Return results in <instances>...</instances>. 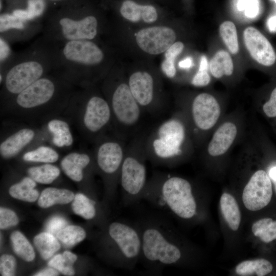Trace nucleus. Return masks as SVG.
<instances>
[{
    "label": "nucleus",
    "instance_id": "nucleus-18",
    "mask_svg": "<svg viewBox=\"0 0 276 276\" xmlns=\"http://www.w3.org/2000/svg\"><path fill=\"white\" fill-rule=\"evenodd\" d=\"M128 84L144 112L154 114L159 111L155 103L154 79L149 73H133L129 77Z\"/></svg>",
    "mask_w": 276,
    "mask_h": 276
},
{
    "label": "nucleus",
    "instance_id": "nucleus-31",
    "mask_svg": "<svg viewBox=\"0 0 276 276\" xmlns=\"http://www.w3.org/2000/svg\"><path fill=\"white\" fill-rule=\"evenodd\" d=\"M27 173L36 182L49 184L59 176L60 171L57 167L45 163L41 166L29 168L27 170Z\"/></svg>",
    "mask_w": 276,
    "mask_h": 276
},
{
    "label": "nucleus",
    "instance_id": "nucleus-4",
    "mask_svg": "<svg viewBox=\"0 0 276 276\" xmlns=\"http://www.w3.org/2000/svg\"><path fill=\"white\" fill-rule=\"evenodd\" d=\"M54 44L55 63L52 73L74 86L90 87L96 70L106 61L105 52L91 40H72Z\"/></svg>",
    "mask_w": 276,
    "mask_h": 276
},
{
    "label": "nucleus",
    "instance_id": "nucleus-12",
    "mask_svg": "<svg viewBox=\"0 0 276 276\" xmlns=\"http://www.w3.org/2000/svg\"><path fill=\"white\" fill-rule=\"evenodd\" d=\"M107 101L111 111L115 134L126 141L137 129L144 111L126 83L117 84Z\"/></svg>",
    "mask_w": 276,
    "mask_h": 276
},
{
    "label": "nucleus",
    "instance_id": "nucleus-30",
    "mask_svg": "<svg viewBox=\"0 0 276 276\" xmlns=\"http://www.w3.org/2000/svg\"><path fill=\"white\" fill-rule=\"evenodd\" d=\"M72 209L75 214L87 220L95 218L98 214L97 202L82 193L75 195Z\"/></svg>",
    "mask_w": 276,
    "mask_h": 276
},
{
    "label": "nucleus",
    "instance_id": "nucleus-20",
    "mask_svg": "<svg viewBox=\"0 0 276 276\" xmlns=\"http://www.w3.org/2000/svg\"><path fill=\"white\" fill-rule=\"evenodd\" d=\"M35 132L30 128H22L3 141L0 145V154L4 158L16 156L33 140Z\"/></svg>",
    "mask_w": 276,
    "mask_h": 276
},
{
    "label": "nucleus",
    "instance_id": "nucleus-45",
    "mask_svg": "<svg viewBox=\"0 0 276 276\" xmlns=\"http://www.w3.org/2000/svg\"><path fill=\"white\" fill-rule=\"evenodd\" d=\"M162 70L168 78H173L176 73L174 61L165 58L162 64Z\"/></svg>",
    "mask_w": 276,
    "mask_h": 276
},
{
    "label": "nucleus",
    "instance_id": "nucleus-16",
    "mask_svg": "<svg viewBox=\"0 0 276 276\" xmlns=\"http://www.w3.org/2000/svg\"><path fill=\"white\" fill-rule=\"evenodd\" d=\"M272 193V183L267 171L258 168L248 178L243 190L242 201L247 209L257 211L269 204Z\"/></svg>",
    "mask_w": 276,
    "mask_h": 276
},
{
    "label": "nucleus",
    "instance_id": "nucleus-39",
    "mask_svg": "<svg viewBox=\"0 0 276 276\" xmlns=\"http://www.w3.org/2000/svg\"><path fill=\"white\" fill-rule=\"evenodd\" d=\"M208 63L206 57L204 55L200 58L199 69L192 78L191 84L196 87H204L208 85L211 78L209 74Z\"/></svg>",
    "mask_w": 276,
    "mask_h": 276
},
{
    "label": "nucleus",
    "instance_id": "nucleus-35",
    "mask_svg": "<svg viewBox=\"0 0 276 276\" xmlns=\"http://www.w3.org/2000/svg\"><path fill=\"white\" fill-rule=\"evenodd\" d=\"M86 236L85 231L77 225H66L56 235L65 246L71 247L83 241Z\"/></svg>",
    "mask_w": 276,
    "mask_h": 276
},
{
    "label": "nucleus",
    "instance_id": "nucleus-32",
    "mask_svg": "<svg viewBox=\"0 0 276 276\" xmlns=\"http://www.w3.org/2000/svg\"><path fill=\"white\" fill-rule=\"evenodd\" d=\"M251 231L262 242H271L276 240V220L270 218L260 219L252 224Z\"/></svg>",
    "mask_w": 276,
    "mask_h": 276
},
{
    "label": "nucleus",
    "instance_id": "nucleus-44",
    "mask_svg": "<svg viewBox=\"0 0 276 276\" xmlns=\"http://www.w3.org/2000/svg\"><path fill=\"white\" fill-rule=\"evenodd\" d=\"M183 48L184 45L182 42L180 41L174 42L165 51V58L174 61L175 58L181 53Z\"/></svg>",
    "mask_w": 276,
    "mask_h": 276
},
{
    "label": "nucleus",
    "instance_id": "nucleus-40",
    "mask_svg": "<svg viewBox=\"0 0 276 276\" xmlns=\"http://www.w3.org/2000/svg\"><path fill=\"white\" fill-rule=\"evenodd\" d=\"M237 8L239 11H243L246 17L253 18L259 13V2L258 0H238Z\"/></svg>",
    "mask_w": 276,
    "mask_h": 276
},
{
    "label": "nucleus",
    "instance_id": "nucleus-42",
    "mask_svg": "<svg viewBox=\"0 0 276 276\" xmlns=\"http://www.w3.org/2000/svg\"><path fill=\"white\" fill-rule=\"evenodd\" d=\"M18 223L16 213L11 210L5 208H0V228L1 229L15 226Z\"/></svg>",
    "mask_w": 276,
    "mask_h": 276
},
{
    "label": "nucleus",
    "instance_id": "nucleus-50",
    "mask_svg": "<svg viewBox=\"0 0 276 276\" xmlns=\"http://www.w3.org/2000/svg\"><path fill=\"white\" fill-rule=\"evenodd\" d=\"M50 4H57L62 6L77 0H45Z\"/></svg>",
    "mask_w": 276,
    "mask_h": 276
},
{
    "label": "nucleus",
    "instance_id": "nucleus-36",
    "mask_svg": "<svg viewBox=\"0 0 276 276\" xmlns=\"http://www.w3.org/2000/svg\"><path fill=\"white\" fill-rule=\"evenodd\" d=\"M59 154L57 152L49 146H41L26 152L22 159L26 162L53 163L57 161Z\"/></svg>",
    "mask_w": 276,
    "mask_h": 276
},
{
    "label": "nucleus",
    "instance_id": "nucleus-8",
    "mask_svg": "<svg viewBox=\"0 0 276 276\" xmlns=\"http://www.w3.org/2000/svg\"><path fill=\"white\" fill-rule=\"evenodd\" d=\"M144 135L134 136L127 144L121 166L119 182L125 206L134 204L143 199L146 187L147 159Z\"/></svg>",
    "mask_w": 276,
    "mask_h": 276
},
{
    "label": "nucleus",
    "instance_id": "nucleus-24",
    "mask_svg": "<svg viewBox=\"0 0 276 276\" xmlns=\"http://www.w3.org/2000/svg\"><path fill=\"white\" fill-rule=\"evenodd\" d=\"M75 195L67 189L47 188L44 189L38 200L39 206L47 208L56 204H66L73 201Z\"/></svg>",
    "mask_w": 276,
    "mask_h": 276
},
{
    "label": "nucleus",
    "instance_id": "nucleus-26",
    "mask_svg": "<svg viewBox=\"0 0 276 276\" xmlns=\"http://www.w3.org/2000/svg\"><path fill=\"white\" fill-rule=\"evenodd\" d=\"M272 270V264L265 259L245 260L239 263L235 268L237 274L242 276H264Z\"/></svg>",
    "mask_w": 276,
    "mask_h": 276
},
{
    "label": "nucleus",
    "instance_id": "nucleus-1",
    "mask_svg": "<svg viewBox=\"0 0 276 276\" xmlns=\"http://www.w3.org/2000/svg\"><path fill=\"white\" fill-rule=\"evenodd\" d=\"M54 43L41 36L22 52L14 53L1 70L2 96L8 100L34 82L51 73L55 63Z\"/></svg>",
    "mask_w": 276,
    "mask_h": 276
},
{
    "label": "nucleus",
    "instance_id": "nucleus-34",
    "mask_svg": "<svg viewBox=\"0 0 276 276\" xmlns=\"http://www.w3.org/2000/svg\"><path fill=\"white\" fill-rule=\"evenodd\" d=\"M77 256L72 252L65 250L62 254L54 256L48 265L65 275H73L75 270L73 265L77 260Z\"/></svg>",
    "mask_w": 276,
    "mask_h": 276
},
{
    "label": "nucleus",
    "instance_id": "nucleus-13",
    "mask_svg": "<svg viewBox=\"0 0 276 276\" xmlns=\"http://www.w3.org/2000/svg\"><path fill=\"white\" fill-rule=\"evenodd\" d=\"M42 18L30 15L25 8L15 7L0 15V37L9 44L28 40L42 31Z\"/></svg>",
    "mask_w": 276,
    "mask_h": 276
},
{
    "label": "nucleus",
    "instance_id": "nucleus-28",
    "mask_svg": "<svg viewBox=\"0 0 276 276\" xmlns=\"http://www.w3.org/2000/svg\"><path fill=\"white\" fill-rule=\"evenodd\" d=\"M36 182L29 176L20 181L12 185L9 190V194L13 198L28 202H34L38 197L39 193L35 189Z\"/></svg>",
    "mask_w": 276,
    "mask_h": 276
},
{
    "label": "nucleus",
    "instance_id": "nucleus-48",
    "mask_svg": "<svg viewBox=\"0 0 276 276\" xmlns=\"http://www.w3.org/2000/svg\"><path fill=\"white\" fill-rule=\"evenodd\" d=\"M193 65V59L191 57H186L178 63L179 67L182 69H189L192 67Z\"/></svg>",
    "mask_w": 276,
    "mask_h": 276
},
{
    "label": "nucleus",
    "instance_id": "nucleus-15",
    "mask_svg": "<svg viewBox=\"0 0 276 276\" xmlns=\"http://www.w3.org/2000/svg\"><path fill=\"white\" fill-rule=\"evenodd\" d=\"M98 141L95 150L96 163L100 171L110 179L112 190L119 182L127 144L125 140L116 134L112 137H101Z\"/></svg>",
    "mask_w": 276,
    "mask_h": 276
},
{
    "label": "nucleus",
    "instance_id": "nucleus-33",
    "mask_svg": "<svg viewBox=\"0 0 276 276\" xmlns=\"http://www.w3.org/2000/svg\"><path fill=\"white\" fill-rule=\"evenodd\" d=\"M14 252L27 262L33 261L35 257L34 248L26 237L20 232L15 231L10 236Z\"/></svg>",
    "mask_w": 276,
    "mask_h": 276
},
{
    "label": "nucleus",
    "instance_id": "nucleus-6",
    "mask_svg": "<svg viewBox=\"0 0 276 276\" xmlns=\"http://www.w3.org/2000/svg\"><path fill=\"white\" fill-rule=\"evenodd\" d=\"M99 28L98 17L89 12L84 0H77L61 6L47 16L41 36L54 43L94 40Z\"/></svg>",
    "mask_w": 276,
    "mask_h": 276
},
{
    "label": "nucleus",
    "instance_id": "nucleus-47",
    "mask_svg": "<svg viewBox=\"0 0 276 276\" xmlns=\"http://www.w3.org/2000/svg\"><path fill=\"white\" fill-rule=\"evenodd\" d=\"M58 275V271L53 267L45 268L34 274L35 276H55Z\"/></svg>",
    "mask_w": 276,
    "mask_h": 276
},
{
    "label": "nucleus",
    "instance_id": "nucleus-23",
    "mask_svg": "<svg viewBox=\"0 0 276 276\" xmlns=\"http://www.w3.org/2000/svg\"><path fill=\"white\" fill-rule=\"evenodd\" d=\"M220 206L229 227L234 231H237L241 223V215L236 199L231 194L223 193L220 199Z\"/></svg>",
    "mask_w": 276,
    "mask_h": 276
},
{
    "label": "nucleus",
    "instance_id": "nucleus-9",
    "mask_svg": "<svg viewBox=\"0 0 276 276\" xmlns=\"http://www.w3.org/2000/svg\"><path fill=\"white\" fill-rule=\"evenodd\" d=\"M74 85L54 73L40 78L8 100L19 108L32 109L70 101Z\"/></svg>",
    "mask_w": 276,
    "mask_h": 276
},
{
    "label": "nucleus",
    "instance_id": "nucleus-37",
    "mask_svg": "<svg viewBox=\"0 0 276 276\" xmlns=\"http://www.w3.org/2000/svg\"><path fill=\"white\" fill-rule=\"evenodd\" d=\"M219 33L223 41L230 52L233 54L238 53L239 47L235 24L231 21H224L220 26Z\"/></svg>",
    "mask_w": 276,
    "mask_h": 276
},
{
    "label": "nucleus",
    "instance_id": "nucleus-14",
    "mask_svg": "<svg viewBox=\"0 0 276 276\" xmlns=\"http://www.w3.org/2000/svg\"><path fill=\"white\" fill-rule=\"evenodd\" d=\"M84 88L83 91L75 92L83 105L82 124L86 132L98 140L102 137V132L112 125L111 109L106 99L91 93L89 87Z\"/></svg>",
    "mask_w": 276,
    "mask_h": 276
},
{
    "label": "nucleus",
    "instance_id": "nucleus-25",
    "mask_svg": "<svg viewBox=\"0 0 276 276\" xmlns=\"http://www.w3.org/2000/svg\"><path fill=\"white\" fill-rule=\"evenodd\" d=\"M48 129L52 134V142L58 147H69L73 143V137L68 123L54 119L48 123Z\"/></svg>",
    "mask_w": 276,
    "mask_h": 276
},
{
    "label": "nucleus",
    "instance_id": "nucleus-49",
    "mask_svg": "<svg viewBox=\"0 0 276 276\" xmlns=\"http://www.w3.org/2000/svg\"><path fill=\"white\" fill-rule=\"evenodd\" d=\"M267 25L270 32H276V15L271 16L268 19Z\"/></svg>",
    "mask_w": 276,
    "mask_h": 276
},
{
    "label": "nucleus",
    "instance_id": "nucleus-29",
    "mask_svg": "<svg viewBox=\"0 0 276 276\" xmlns=\"http://www.w3.org/2000/svg\"><path fill=\"white\" fill-rule=\"evenodd\" d=\"M33 242L40 256L44 260L51 258L60 247L57 237L48 232L38 234L34 238Z\"/></svg>",
    "mask_w": 276,
    "mask_h": 276
},
{
    "label": "nucleus",
    "instance_id": "nucleus-46",
    "mask_svg": "<svg viewBox=\"0 0 276 276\" xmlns=\"http://www.w3.org/2000/svg\"><path fill=\"white\" fill-rule=\"evenodd\" d=\"M267 171L276 192V162L271 163Z\"/></svg>",
    "mask_w": 276,
    "mask_h": 276
},
{
    "label": "nucleus",
    "instance_id": "nucleus-27",
    "mask_svg": "<svg viewBox=\"0 0 276 276\" xmlns=\"http://www.w3.org/2000/svg\"><path fill=\"white\" fill-rule=\"evenodd\" d=\"M209 70L216 79L232 76L234 72V64L228 53L224 51L217 52L210 61Z\"/></svg>",
    "mask_w": 276,
    "mask_h": 276
},
{
    "label": "nucleus",
    "instance_id": "nucleus-21",
    "mask_svg": "<svg viewBox=\"0 0 276 276\" xmlns=\"http://www.w3.org/2000/svg\"><path fill=\"white\" fill-rule=\"evenodd\" d=\"M91 157L87 153L71 152L61 160V167L65 174L75 181L83 178V170L91 163Z\"/></svg>",
    "mask_w": 276,
    "mask_h": 276
},
{
    "label": "nucleus",
    "instance_id": "nucleus-41",
    "mask_svg": "<svg viewBox=\"0 0 276 276\" xmlns=\"http://www.w3.org/2000/svg\"><path fill=\"white\" fill-rule=\"evenodd\" d=\"M16 266V260L13 256L4 254L1 257L0 271L1 275H14Z\"/></svg>",
    "mask_w": 276,
    "mask_h": 276
},
{
    "label": "nucleus",
    "instance_id": "nucleus-5",
    "mask_svg": "<svg viewBox=\"0 0 276 276\" xmlns=\"http://www.w3.org/2000/svg\"><path fill=\"white\" fill-rule=\"evenodd\" d=\"M143 199L182 220L192 219L198 212L192 183L179 176L154 174L148 180Z\"/></svg>",
    "mask_w": 276,
    "mask_h": 276
},
{
    "label": "nucleus",
    "instance_id": "nucleus-10",
    "mask_svg": "<svg viewBox=\"0 0 276 276\" xmlns=\"http://www.w3.org/2000/svg\"><path fill=\"white\" fill-rule=\"evenodd\" d=\"M107 240L111 247V256L116 265L131 270L140 261L142 240L136 223L116 221L108 225Z\"/></svg>",
    "mask_w": 276,
    "mask_h": 276
},
{
    "label": "nucleus",
    "instance_id": "nucleus-3",
    "mask_svg": "<svg viewBox=\"0 0 276 276\" xmlns=\"http://www.w3.org/2000/svg\"><path fill=\"white\" fill-rule=\"evenodd\" d=\"M136 223L142 240L140 261L148 272L160 273L165 268L181 262L183 250L166 219L150 216Z\"/></svg>",
    "mask_w": 276,
    "mask_h": 276
},
{
    "label": "nucleus",
    "instance_id": "nucleus-17",
    "mask_svg": "<svg viewBox=\"0 0 276 276\" xmlns=\"http://www.w3.org/2000/svg\"><path fill=\"white\" fill-rule=\"evenodd\" d=\"M176 39L175 32L166 27H153L140 30L136 36L140 48L147 53L156 55L165 52Z\"/></svg>",
    "mask_w": 276,
    "mask_h": 276
},
{
    "label": "nucleus",
    "instance_id": "nucleus-51",
    "mask_svg": "<svg viewBox=\"0 0 276 276\" xmlns=\"http://www.w3.org/2000/svg\"><path fill=\"white\" fill-rule=\"evenodd\" d=\"M276 3V0H272Z\"/></svg>",
    "mask_w": 276,
    "mask_h": 276
},
{
    "label": "nucleus",
    "instance_id": "nucleus-22",
    "mask_svg": "<svg viewBox=\"0 0 276 276\" xmlns=\"http://www.w3.org/2000/svg\"><path fill=\"white\" fill-rule=\"evenodd\" d=\"M120 13L123 17L133 22L143 19L144 21L150 23L155 21L157 18V11L154 7L140 5L131 0L123 2Z\"/></svg>",
    "mask_w": 276,
    "mask_h": 276
},
{
    "label": "nucleus",
    "instance_id": "nucleus-43",
    "mask_svg": "<svg viewBox=\"0 0 276 276\" xmlns=\"http://www.w3.org/2000/svg\"><path fill=\"white\" fill-rule=\"evenodd\" d=\"M67 224L66 220L62 217L54 216L47 222L46 230L47 232L56 236V234Z\"/></svg>",
    "mask_w": 276,
    "mask_h": 276
},
{
    "label": "nucleus",
    "instance_id": "nucleus-2",
    "mask_svg": "<svg viewBox=\"0 0 276 276\" xmlns=\"http://www.w3.org/2000/svg\"><path fill=\"white\" fill-rule=\"evenodd\" d=\"M147 159L153 164L172 167L190 156L196 149L188 120L178 108L144 137Z\"/></svg>",
    "mask_w": 276,
    "mask_h": 276
},
{
    "label": "nucleus",
    "instance_id": "nucleus-19",
    "mask_svg": "<svg viewBox=\"0 0 276 276\" xmlns=\"http://www.w3.org/2000/svg\"><path fill=\"white\" fill-rule=\"evenodd\" d=\"M245 45L252 58L264 66H270L276 60V54L269 40L258 29L246 28L243 32Z\"/></svg>",
    "mask_w": 276,
    "mask_h": 276
},
{
    "label": "nucleus",
    "instance_id": "nucleus-7",
    "mask_svg": "<svg viewBox=\"0 0 276 276\" xmlns=\"http://www.w3.org/2000/svg\"><path fill=\"white\" fill-rule=\"evenodd\" d=\"M179 109L188 120L196 149L202 147L226 114L224 104L206 92L197 94Z\"/></svg>",
    "mask_w": 276,
    "mask_h": 276
},
{
    "label": "nucleus",
    "instance_id": "nucleus-11",
    "mask_svg": "<svg viewBox=\"0 0 276 276\" xmlns=\"http://www.w3.org/2000/svg\"><path fill=\"white\" fill-rule=\"evenodd\" d=\"M245 114L240 109L226 113L201 148L203 156L210 160H220L228 156L241 141L246 131Z\"/></svg>",
    "mask_w": 276,
    "mask_h": 276
},
{
    "label": "nucleus",
    "instance_id": "nucleus-38",
    "mask_svg": "<svg viewBox=\"0 0 276 276\" xmlns=\"http://www.w3.org/2000/svg\"><path fill=\"white\" fill-rule=\"evenodd\" d=\"M257 109L269 121L276 131V87L269 98L261 103Z\"/></svg>",
    "mask_w": 276,
    "mask_h": 276
}]
</instances>
